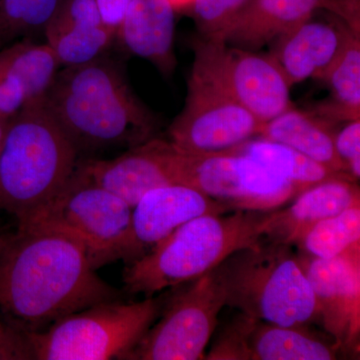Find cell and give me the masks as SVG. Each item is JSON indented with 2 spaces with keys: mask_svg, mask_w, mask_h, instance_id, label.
<instances>
[{
  "mask_svg": "<svg viewBox=\"0 0 360 360\" xmlns=\"http://www.w3.org/2000/svg\"><path fill=\"white\" fill-rule=\"evenodd\" d=\"M77 241L35 226L0 240V315L11 335L37 333L66 315L115 300Z\"/></svg>",
  "mask_w": 360,
  "mask_h": 360,
  "instance_id": "cell-1",
  "label": "cell"
},
{
  "mask_svg": "<svg viewBox=\"0 0 360 360\" xmlns=\"http://www.w3.org/2000/svg\"><path fill=\"white\" fill-rule=\"evenodd\" d=\"M42 103L82 151L130 148L155 139L156 120L135 96L120 66L103 56L60 68Z\"/></svg>",
  "mask_w": 360,
  "mask_h": 360,
  "instance_id": "cell-2",
  "label": "cell"
},
{
  "mask_svg": "<svg viewBox=\"0 0 360 360\" xmlns=\"http://www.w3.org/2000/svg\"><path fill=\"white\" fill-rule=\"evenodd\" d=\"M270 212L231 210L189 220L129 264L125 288L148 297L202 276L236 250L262 241Z\"/></svg>",
  "mask_w": 360,
  "mask_h": 360,
  "instance_id": "cell-3",
  "label": "cell"
},
{
  "mask_svg": "<svg viewBox=\"0 0 360 360\" xmlns=\"http://www.w3.org/2000/svg\"><path fill=\"white\" fill-rule=\"evenodd\" d=\"M77 158L42 101L26 106L6 122L0 144V210L25 221L68 184Z\"/></svg>",
  "mask_w": 360,
  "mask_h": 360,
  "instance_id": "cell-4",
  "label": "cell"
},
{
  "mask_svg": "<svg viewBox=\"0 0 360 360\" xmlns=\"http://www.w3.org/2000/svg\"><path fill=\"white\" fill-rule=\"evenodd\" d=\"M214 270L225 305L253 319L307 326L319 317L316 300L292 245L264 243L240 248Z\"/></svg>",
  "mask_w": 360,
  "mask_h": 360,
  "instance_id": "cell-5",
  "label": "cell"
},
{
  "mask_svg": "<svg viewBox=\"0 0 360 360\" xmlns=\"http://www.w3.org/2000/svg\"><path fill=\"white\" fill-rule=\"evenodd\" d=\"M160 311L161 302L153 296L139 302L98 303L66 315L44 330L14 335L18 359H125Z\"/></svg>",
  "mask_w": 360,
  "mask_h": 360,
  "instance_id": "cell-6",
  "label": "cell"
},
{
  "mask_svg": "<svg viewBox=\"0 0 360 360\" xmlns=\"http://www.w3.org/2000/svg\"><path fill=\"white\" fill-rule=\"evenodd\" d=\"M132 208L124 200L75 174L59 193L18 224L65 234L86 253L92 269L122 260Z\"/></svg>",
  "mask_w": 360,
  "mask_h": 360,
  "instance_id": "cell-7",
  "label": "cell"
},
{
  "mask_svg": "<svg viewBox=\"0 0 360 360\" xmlns=\"http://www.w3.org/2000/svg\"><path fill=\"white\" fill-rule=\"evenodd\" d=\"M168 165L174 184L198 189L229 210H277L300 193L257 161L236 153L191 155L170 142Z\"/></svg>",
  "mask_w": 360,
  "mask_h": 360,
  "instance_id": "cell-8",
  "label": "cell"
},
{
  "mask_svg": "<svg viewBox=\"0 0 360 360\" xmlns=\"http://www.w3.org/2000/svg\"><path fill=\"white\" fill-rule=\"evenodd\" d=\"M193 72L210 80L260 122H267L293 108L291 86L270 58L198 37L193 44Z\"/></svg>",
  "mask_w": 360,
  "mask_h": 360,
  "instance_id": "cell-9",
  "label": "cell"
},
{
  "mask_svg": "<svg viewBox=\"0 0 360 360\" xmlns=\"http://www.w3.org/2000/svg\"><path fill=\"white\" fill-rule=\"evenodd\" d=\"M172 298L158 322L127 355L130 360H198L214 333L225 296L214 270Z\"/></svg>",
  "mask_w": 360,
  "mask_h": 360,
  "instance_id": "cell-10",
  "label": "cell"
},
{
  "mask_svg": "<svg viewBox=\"0 0 360 360\" xmlns=\"http://www.w3.org/2000/svg\"><path fill=\"white\" fill-rule=\"evenodd\" d=\"M264 124L217 85L191 71L186 104L168 134L179 150L210 155L257 139Z\"/></svg>",
  "mask_w": 360,
  "mask_h": 360,
  "instance_id": "cell-11",
  "label": "cell"
},
{
  "mask_svg": "<svg viewBox=\"0 0 360 360\" xmlns=\"http://www.w3.org/2000/svg\"><path fill=\"white\" fill-rule=\"evenodd\" d=\"M340 348L307 326H283L236 315L222 329L205 359L331 360Z\"/></svg>",
  "mask_w": 360,
  "mask_h": 360,
  "instance_id": "cell-12",
  "label": "cell"
},
{
  "mask_svg": "<svg viewBox=\"0 0 360 360\" xmlns=\"http://www.w3.org/2000/svg\"><path fill=\"white\" fill-rule=\"evenodd\" d=\"M324 328L340 350L359 352L360 246L333 258L298 255Z\"/></svg>",
  "mask_w": 360,
  "mask_h": 360,
  "instance_id": "cell-13",
  "label": "cell"
},
{
  "mask_svg": "<svg viewBox=\"0 0 360 360\" xmlns=\"http://www.w3.org/2000/svg\"><path fill=\"white\" fill-rule=\"evenodd\" d=\"M231 212L198 189L174 184L156 187L144 194L132 208L129 238L122 260L139 259L189 220Z\"/></svg>",
  "mask_w": 360,
  "mask_h": 360,
  "instance_id": "cell-14",
  "label": "cell"
},
{
  "mask_svg": "<svg viewBox=\"0 0 360 360\" xmlns=\"http://www.w3.org/2000/svg\"><path fill=\"white\" fill-rule=\"evenodd\" d=\"M169 144L151 139L112 160L77 162V172L134 208L151 189L174 184L168 165Z\"/></svg>",
  "mask_w": 360,
  "mask_h": 360,
  "instance_id": "cell-15",
  "label": "cell"
},
{
  "mask_svg": "<svg viewBox=\"0 0 360 360\" xmlns=\"http://www.w3.org/2000/svg\"><path fill=\"white\" fill-rule=\"evenodd\" d=\"M352 34L340 20L310 18L274 40L269 56L292 87L309 78L321 79Z\"/></svg>",
  "mask_w": 360,
  "mask_h": 360,
  "instance_id": "cell-16",
  "label": "cell"
},
{
  "mask_svg": "<svg viewBox=\"0 0 360 360\" xmlns=\"http://www.w3.org/2000/svg\"><path fill=\"white\" fill-rule=\"evenodd\" d=\"M357 205L360 191L356 181L326 180L297 194L290 205L271 210L264 236L272 243L295 245L314 224Z\"/></svg>",
  "mask_w": 360,
  "mask_h": 360,
  "instance_id": "cell-17",
  "label": "cell"
},
{
  "mask_svg": "<svg viewBox=\"0 0 360 360\" xmlns=\"http://www.w3.org/2000/svg\"><path fill=\"white\" fill-rule=\"evenodd\" d=\"M44 33L61 68L98 58L115 39L103 25L96 0H63Z\"/></svg>",
  "mask_w": 360,
  "mask_h": 360,
  "instance_id": "cell-18",
  "label": "cell"
},
{
  "mask_svg": "<svg viewBox=\"0 0 360 360\" xmlns=\"http://www.w3.org/2000/svg\"><path fill=\"white\" fill-rule=\"evenodd\" d=\"M174 14L167 0H132L115 37L130 53L170 77L176 68Z\"/></svg>",
  "mask_w": 360,
  "mask_h": 360,
  "instance_id": "cell-19",
  "label": "cell"
},
{
  "mask_svg": "<svg viewBox=\"0 0 360 360\" xmlns=\"http://www.w3.org/2000/svg\"><path fill=\"white\" fill-rule=\"evenodd\" d=\"M317 4L319 0H250L222 40L257 51L310 20Z\"/></svg>",
  "mask_w": 360,
  "mask_h": 360,
  "instance_id": "cell-20",
  "label": "cell"
},
{
  "mask_svg": "<svg viewBox=\"0 0 360 360\" xmlns=\"http://www.w3.org/2000/svg\"><path fill=\"white\" fill-rule=\"evenodd\" d=\"M335 125L336 122L312 110H297L293 106L265 122L258 137L285 144L330 169L350 176L347 165L336 153Z\"/></svg>",
  "mask_w": 360,
  "mask_h": 360,
  "instance_id": "cell-21",
  "label": "cell"
},
{
  "mask_svg": "<svg viewBox=\"0 0 360 360\" xmlns=\"http://www.w3.org/2000/svg\"><path fill=\"white\" fill-rule=\"evenodd\" d=\"M257 139L243 142L236 148L224 153L248 156L251 160L257 161L270 172L290 182L300 193L309 187L329 179L354 180L349 175L335 172L285 144L266 141L259 137Z\"/></svg>",
  "mask_w": 360,
  "mask_h": 360,
  "instance_id": "cell-22",
  "label": "cell"
},
{
  "mask_svg": "<svg viewBox=\"0 0 360 360\" xmlns=\"http://www.w3.org/2000/svg\"><path fill=\"white\" fill-rule=\"evenodd\" d=\"M321 80L330 96L310 110L336 123L360 120V37L350 35Z\"/></svg>",
  "mask_w": 360,
  "mask_h": 360,
  "instance_id": "cell-23",
  "label": "cell"
},
{
  "mask_svg": "<svg viewBox=\"0 0 360 360\" xmlns=\"http://www.w3.org/2000/svg\"><path fill=\"white\" fill-rule=\"evenodd\" d=\"M0 61L25 85L30 104L42 101L61 68L46 42L37 44L28 39L0 49Z\"/></svg>",
  "mask_w": 360,
  "mask_h": 360,
  "instance_id": "cell-24",
  "label": "cell"
},
{
  "mask_svg": "<svg viewBox=\"0 0 360 360\" xmlns=\"http://www.w3.org/2000/svg\"><path fill=\"white\" fill-rule=\"evenodd\" d=\"M295 245L303 255L324 259L360 246V205L314 224Z\"/></svg>",
  "mask_w": 360,
  "mask_h": 360,
  "instance_id": "cell-25",
  "label": "cell"
},
{
  "mask_svg": "<svg viewBox=\"0 0 360 360\" xmlns=\"http://www.w3.org/2000/svg\"><path fill=\"white\" fill-rule=\"evenodd\" d=\"M63 0H0V49L44 32Z\"/></svg>",
  "mask_w": 360,
  "mask_h": 360,
  "instance_id": "cell-26",
  "label": "cell"
},
{
  "mask_svg": "<svg viewBox=\"0 0 360 360\" xmlns=\"http://www.w3.org/2000/svg\"><path fill=\"white\" fill-rule=\"evenodd\" d=\"M250 0H193L186 13L191 15L201 39H224Z\"/></svg>",
  "mask_w": 360,
  "mask_h": 360,
  "instance_id": "cell-27",
  "label": "cell"
},
{
  "mask_svg": "<svg viewBox=\"0 0 360 360\" xmlns=\"http://www.w3.org/2000/svg\"><path fill=\"white\" fill-rule=\"evenodd\" d=\"M27 105L30 101L25 85L0 61V120L8 122Z\"/></svg>",
  "mask_w": 360,
  "mask_h": 360,
  "instance_id": "cell-28",
  "label": "cell"
},
{
  "mask_svg": "<svg viewBox=\"0 0 360 360\" xmlns=\"http://www.w3.org/2000/svg\"><path fill=\"white\" fill-rule=\"evenodd\" d=\"M335 150L347 165L348 174L359 181L360 177V120L347 122L343 129L336 132Z\"/></svg>",
  "mask_w": 360,
  "mask_h": 360,
  "instance_id": "cell-29",
  "label": "cell"
},
{
  "mask_svg": "<svg viewBox=\"0 0 360 360\" xmlns=\"http://www.w3.org/2000/svg\"><path fill=\"white\" fill-rule=\"evenodd\" d=\"M333 13L354 34L360 37V0H319L317 9Z\"/></svg>",
  "mask_w": 360,
  "mask_h": 360,
  "instance_id": "cell-30",
  "label": "cell"
},
{
  "mask_svg": "<svg viewBox=\"0 0 360 360\" xmlns=\"http://www.w3.org/2000/svg\"><path fill=\"white\" fill-rule=\"evenodd\" d=\"M132 0H96L99 16L106 28L115 33L120 30Z\"/></svg>",
  "mask_w": 360,
  "mask_h": 360,
  "instance_id": "cell-31",
  "label": "cell"
},
{
  "mask_svg": "<svg viewBox=\"0 0 360 360\" xmlns=\"http://www.w3.org/2000/svg\"><path fill=\"white\" fill-rule=\"evenodd\" d=\"M168 4L172 6L175 13H186L187 8L191 6L193 0H167Z\"/></svg>",
  "mask_w": 360,
  "mask_h": 360,
  "instance_id": "cell-32",
  "label": "cell"
},
{
  "mask_svg": "<svg viewBox=\"0 0 360 360\" xmlns=\"http://www.w3.org/2000/svg\"><path fill=\"white\" fill-rule=\"evenodd\" d=\"M6 122L0 120V144H1L2 139H4V129H6Z\"/></svg>",
  "mask_w": 360,
  "mask_h": 360,
  "instance_id": "cell-33",
  "label": "cell"
},
{
  "mask_svg": "<svg viewBox=\"0 0 360 360\" xmlns=\"http://www.w3.org/2000/svg\"><path fill=\"white\" fill-rule=\"evenodd\" d=\"M0 240H1V238H0Z\"/></svg>",
  "mask_w": 360,
  "mask_h": 360,
  "instance_id": "cell-34",
  "label": "cell"
}]
</instances>
